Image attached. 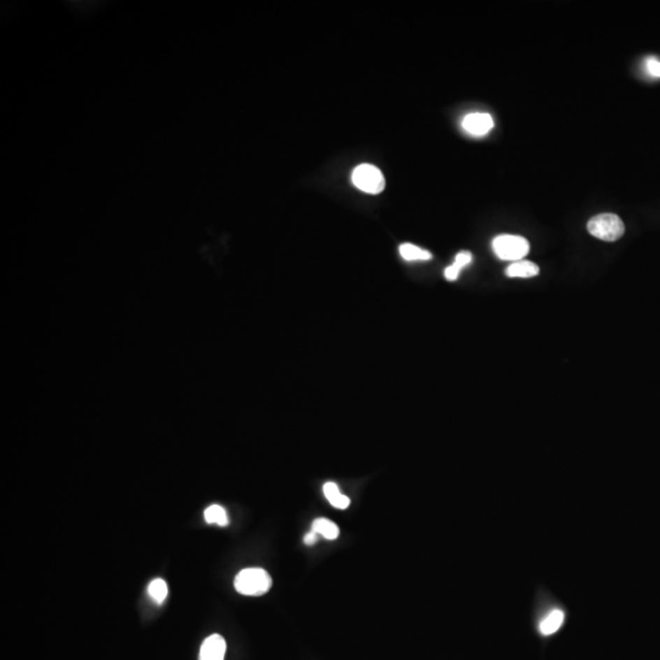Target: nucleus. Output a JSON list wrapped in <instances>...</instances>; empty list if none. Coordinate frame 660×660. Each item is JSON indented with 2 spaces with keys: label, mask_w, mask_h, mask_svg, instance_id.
<instances>
[{
  "label": "nucleus",
  "mask_w": 660,
  "mask_h": 660,
  "mask_svg": "<svg viewBox=\"0 0 660 660\" xmlns=\"http://www.w3.org/2000/svg\"><path fill=\"white\" fill-rule=\"evenodd\" d=\"M532 607L536 631L543 638L557 635L568 622V607L544 586L536 589Z\"/></svg>",
  "instance_id": "obj_1"
},
{
  "label": "nucleus",
  "mask_w": 660,
  "mask_h": 660,
  "mask_svg": "<svg viewBox=\"0 0 660 660\" xmlns=\"http://www.w3.org/2000/svg\"><path fill=\"white\" fill-rule=\"evenodd\" d=\"M234 584L243 596H262L272 587V578L263 568H245L238 573Z\"/></svg>",
  "instance_id": "obj_2"
},
{
  "label": "nucleus",
  "mask_w": 660,
  "mask_h": 660,
  "mask_svg": "<svg viewBox=\"0 0 660 660\" xmlns=\"http://www.w3.org/2000/svg\"><path fill=\"white\" fill-rule=\"evenodd\" d=\"M588 233L607 243H614L625 233V225L617 214L603 213L589 219Z\"/></svg>",
  "instance_id": "obj_3"
},
{
  "label": "nucleus",
  "mask_w": 660,
  "mask_h": 660,
  "mask_svg": "<svg viewBox=\"0 0 660 660\" xmlns=\"http://www.w3.org/2000/svg\"><path fill=\"white\" fill-rule=\"evenodd\" d=\"M492 248L501 261L519 262L529 252V241L517 235H499L493 240Z\"/></svg>",
  "instance_id": "obj_4"
},
{
  "label": "nucleus",
  "mask_w": 660,
  "mask_h": 660,
  "mask_svg": "<svg viewBox=\"0 0 660 660\" xmlns=\"http://www.w3.org/2000/svg\"><path fill=\"white\" fill-rule=\"evenodd\" d=\"M352 182L357 189L366 194H380L385 187V179L382 171L371 164H361L354 168Z\"/></svg>",
  "instance_id": "obj_5"
},
{
  "label": "nucleus",
  "mask_w": 660,
  "mask_h": 660,
  "mask_svg": "<svg viewBox=\"0 0 660 660\" xmlns=\"http://www.w3.org/2000/svg\"><path fill=\"white\" fill-rule=\"evenodd\" d=\"M494 127L493 117L487 113H471L462 120V127L473 136H483Z\"/></svg>",
  "instance_id": "obj_6"
},
{
  "label": "nucleus",
  "mask_w": 660,
  "mask_h": 660,
  "mask_svg": "<svg viewBox=\"0 0 660 660\" xmlns=\"http://www.w3.org/2000/svg\"><path fill=\"white\" fill-rule=\"evenodd\" d=\"M227 642L220 635H210L204 640L199 650V660H224Z\"/></svg>",
  "instance_id": "obj_7"
},
{
  "label": "nucleus",
  "mask_w": 660,
  "mask_h": 660,
  "mask_svg": "<svg viewBox=\"0 0 660 660\" xmlns=\"http://www.w3.org/2000/svg\"><path fill=\"white\" fill-rule=\"evenodd\" d=\"M323 492H324V495H326V498L330 504L333 505L336 509L345 510L346 508H349V505L351 504L349 496L343 494L340 492L339 487L334 482L326 483L323 487Z\"/></svg>",
  "instance_id": "obj_8"
},
{
  "label": "nucleus",
  "mask_w": 660,
  "mask_h": 660,
  "mask_svg": "<svg viewBox=\"0 0 660 660\" xmlns=\"http://www.w3.org/2000/svg\"><path fill=\"white\" fill-rule=\"evenodd\" d=\"M539 267L529 261L514 262L506 268V275L510 278H532L538 275Z\"/></svg>",
  "instance_id": "obj_9"
},
{
  "label": "nucleus",
  "mask_w": 660,
  "mask_h": 660,
  "mask_svg": "<svg viewBox=\"0 0 660 660\" xmlns=\"http://www.w3.org/2000/svg\"><path fill=\"white\" fill-rule=\"evenodd\" d=\"M312 531H315L316 533L320 534V536H323L324 538L329 539V540H334V539L339 537L340 534V529L339 527H338V524H334V522L330 521V519H323V517H320V519L313 521V524H312Z\"/></svg>",
  "instance_id": "obj_10"
},
{
  "label": "nucleus",
  "mask_w": 660,
  "mask_h": 660,
  "mask_svg": "<svg viewBox=\"0 0 660 660\" xmlns=\"http://www.w3.org/2000/svg\"><path fill=\"white\" fill-rule=\"evenodd\" d=\"M472 262V254L467 251H462V252L457 253V257H455V261L452 263L450 267H447L444 272V275L447 278V280L450 282H454L457 280L459 275H460V272L464 267L468 266L470 263Z\"/></svg>",
  "instance_id": "obj_11"
},
{
  "label": "nucleus",
  "mask_w": 660,
  "mask_h": 660,
  "mask_svg": "<svg viewBox=\"0 0 660 660\" xmlns=\"http://www.w3.org/2000/svg\"><path fill=\"white\" fill-rule=\"evenodd\" d=\"M399 251L401 257L406 261H428L432 258L431 253L423 248L415 246L412 243H403L399 248Z\"/></svg>",
  "instance_id": "obj_12"
},
{
  "label": "nucleus",
  "mask_w": 660,
  "mask_h": 660,
  "mask_svg": "<svg viewBox=\"0 0 660 660\" xmlns=\"http://www.w3.org/2000/svg\"><path fill=\"white\" fill-rule=\"evenodd\" d=\"M204 519L207 524H215L225 527L229 524V517L227 511L220 505H210L204 511Z\"/></svg>",
  "instance_id": "obj_13"
},
{
  "label": "nucleus",
  "mask_w": 660,
  "mask_h": 660,
  "mask_svg": "<svg viewBox=\"0 0 660 660\" xmlns=\"http://www.w3.org/2000/svg\"><path fill=\"white\" fill-rule=\"evenodd\" d=\"M148 593L158 604L164 602L165 598L168 597V586L164 580L156 578L153 580L150 586H148Z\"/></svg>",
  "instance_id": "obj_14"
},
{
  "label": "nucleus",
  "mask_w": 660,
  "mask_h": 660,
  "mask_svg": "<svg viewBox=\"0 0 660 660\" xmlns=\"http://www.w3.org/2000/svg\"><path fill=\"white\" fill-rule=\"evenodd\" d=\"M647 70L654 78H660V62L654 57H650L646 60Z\"/></svg>",
  "instance_id": "obj_15"
},
{
  "label": "nucleus",
  "mask_w": 660,
  "mask_h": 660,
  "mask_svg": "<svg viewBox=\"0 0 660 660\" xmlns=\"http://www.w3.org/2000/svg\"><path fill=\"white\" fill-rule=\"evenodd\" d=\"M318 536H320V534L316 533L315 531H311L310 533H307L306 536H305L303 542H305V544H307V545H313V544L316 543L317 540H318Z\"/></svg>",
  "instance_id": "obj_16"
}]
</instances>
